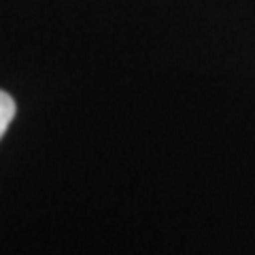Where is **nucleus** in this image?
<instances>
[{"label": "nucleus", "instance_id": "f257e3e1", "mask_svg": "<svg viewBox=\"0 0 255 255\" xmlns=\"http://www.w3.org/2000/svg\"><path fill=\"white\" fill-rule=\"evenodd\" d=\"M15 111H17L15 100L6 92L0 90V138H2L4 132L9 130V126H11L13 117H15Z\"/></svg>", "mask_w": 255, "mask_h": 255}]
</instances>
